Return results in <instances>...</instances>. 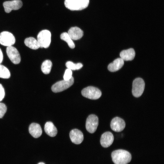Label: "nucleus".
Segmentation results:
<instances>
[{
  "instance_id": "1",
  "label": "nucleus",
  "mask_w": 164,
  "mask_h": 164,
  "mask_svg": "<svg viewBox=\"0 0 164 164\" xmlns=\"http://www.w3.org/2000/svg\"><path fill=\"white\" fill-rule=\"evenodd\" d=\"M112 161L115 164H127L132 159L131 154L123 149H118L113 151L111 154Z\"/></svg>"
},
{
  "instance_id": "2",
  "label": "nucleus",
  "mask_w": 164,
  "mask_h": 164,
  "mask_svg": "<svg viewBox=\"0 0 164 164\" xmlns=\"http://www.w3.org/2000/svg\"><path fill=\"white\" fill-rule=\"evenodd\" d=\"M90 0H65L66 8L71 11L81 10L87 8Z\"/></svg>"
},
{
  "instance_id": "3",
  "label": "nucleus",
  "mask_w": 164,
  "mask_h": 164,
  "mask_svg": "<svg viewBox=\"0 0 164 164\" xmlns=\"http://www.w3.org/2000/svg\"><path fill=\"white\" fill-rule=\"evenodd\" d=\"M51 33L48 30L45 29L40 31L37 36V40L40 47L47 48L51 43Z\"/></svg>"
},
{
  "instance_id": "4",
  "label": "nucleus",
  "mask_w": 164,
  "mask_h": 164,
  "mask_svg": "<svg viewBox=\"0 0 164 164\" xmlns=\"http://www.w3.org/2000/svg\"><path fill=\"white\" fill-rule=\"evenodd\" d=\"M81 94L84 97L92 100L98 99L101 95V91L99 89L91 86L83 89L81 91Z\"/></svg>"
},
{
  "instance_id": "5",
  "label": "nucleus",
  "mask_w": 164,
  "mask_h": 164,
  "mask_svg": "<svg viewBox=\"0 0 164 164\" xmlns=\"http://www.w3.org/2000/svg\"><path fill=\"white\" fill-rule=\"evenodd\" d=\"M74 83L73 77L68 80H63L58 81L53 84L51 87L52 91L55 93L62 91L71 86Z\"/></svg>"
},
{
  "instance_id": "6",
  "label": "nucleus",
  "mask_w": 164,
  "mask_h": 164,
  "mask_svg": "<svg viewBox=\"0 0 164 164\" xmlns=\"http://www.w3.org/2000/svg\"><path fill=\"white\" fill-rule=\"evenodd\" d=\"M145 84L143 80L140 78L135 79L133 82L132 92L135 97H140L144 91Z\"/></svg>"
},
{
  "instance_id": "7",
  "label": "nucleus",
  "mask_w": 164,
  "mask_h": 164,
  "mask_svg": "<svg viewBox=\"0 0 164 164\" xmlns=\"http://www.w3.org/2000/svg\"><path fill=\"white\" fill-rule=\"evenodd\" d=\"M98 125V119L95 115L92 114L87 118L86 123V128L90 133H93L96 131Z\"/></svg>"
},
{
  "instance_id": "8",
  "label": "nucleus",
  "mask_w": 164,
  "mask_h": 164,
  "mask_svg": "<svg viewBox=\"0 0 164 164\" xmlns=\"http://www.w3.org/2000/svg\"><path fill=\"white\" fill-rule=\"evenodd\" d=\"M13 35L8 31H3L0 33V44L5 46H10L15 43Z\"/></svg>"
},
{
  "instance_id": "9",
  "label": "nucleus",
  "mask_w": 164,
  "mask_h": 164,
  "mask_svg": "<svg viewBox=\"0 0 164 164\" xmlns=\"http://www.w3.org/2000/svg\"><path fill=\"white\" fill-rule=\"evenodd\" d=\"M6 52L9 59L13 63L18 64L20 62V56L15 48L12 46H7Z\"/></svg>"
},
{
  "instance_id": "10",
  "label": "nucleus",
  "mask_w": 164,
  "mask_h": 164,
  "mask_svg": "<svg viewBox=\"0 0 164 164\" xmlns=\"http://www.w3.org/2000/svg\"><path fill=\"white\" fill-rule=\"evenodd\" d=\"M22 5V3L20 0H14L4 2L3 3L5 12L9 13L12 10H17L20 9Z\"/></svg>"
},
{
  "instance_id": "11",
  "label": "nucleus",
  "mask_w": 164,
  "mask_h": 164,
  "mask_svg": "<svg viewBox=\"0 0 164 164\" xmlns=\"http://www.w3.org/2000/svg\"><path fill=\"white\" fill-rule=\"evenodd\" d=\"M111 129L115 132H119L123 131L125 127L124 121L119 117H115L111 120Z\"/></svg>"
},
{
  "instance_id": "12",
  "label": "nucleus",
  "mask_w": 164,
  "mask_h": 164,
  "mask_svg": "<svg viewBox=\"0 0 164 164\" xmlns=\"http://www.w3.org/2000/svg\"><path fill=\"white\" fill-rule=\"evenodd\" d=\"M70 137L72 142L76 144H80L84 139L82 132L77 129H73L70 132Z\"/></svg>"
},
{
  "instance_id": "13",
  "label": "nucleus",
  "mask_w": 164,
  "mask_h": 164,
  "mask_svg": "<svg viewBox=\"0 0 164 164\" xmlns=\"http://www.w3.org/2000/svg\"><path fill=\"white\" fill-rule=\"evenodd\" d=\"M114 139L112 134L110 132H104L101 135L100 143L101 145L104 148H107L113 143Z\"/></svg>"
},
{
  "instance_id": "14",
  "label": "nucleus",
  "mask_w": 164,
  "mask_h": 164,
  "mask_svg": "<svg viewBox=\"0 0 164 164\" xmlns=\"http://www.w3.org/2000/svg\"><path fill=\"white\" fill-rule=\"evenodd\" d=\"M67 33L72 39L74 40H77L82 37L84 35L83 31L79 28L73 27L70 28Z\"/></svg>"
},
{
  "instance_id": "15",
  "label": "nucleus",
  "mask_w": 164,
  "mask_h": 164,
  "mask_svg": "<svg viewBox=\"0 0 164 164\" xmlns=\"http://www.w3.org/2000/svg\"><path fill=\"white\" fill-rule=\"evenodd\" d=\"M29 132L34 138H38L42 135V131L40 126L38 124L33 123L29 126Z\"/></svg>"
},
{
  "instance_id": "16",
  "label": "nucleus",
  "mask_w": 164,
  "mask_h": 164,
  "mask_svg": "<svg viewBox=\"0 0 164 164\" xmlns=\"http://www.w3.org/2000/svg\"><path fill=\"white\" fill-rule=\"evenodd\" d=\"M124 64V61L121 58L115 59L108 66V69L111 72L116 71L120 69Z\"/></svg>"
},
{
  "instance_id": "17",
  "label": "nucleus",
  "mask_w": 164,
  "mask_h": 164,
  "mask_svg": "<svg viewBox=\"0 0 164 164\" xmlns=\"http://www.w3.org/2000/svg\"><path fill=\"white\" fill-rule=\"evenodd\" d=\"M120 56L124 61L132 60L135 56V52L133 48L122 51L120 54Z\"/></svg>"
},
{
  "instance_id": "18",
  "label": "nucleus",
  "mask_w": 164,
  "mask_h": 164,
  "mask_svg": "<svg viewBox=\"0 0 164 164\" xmlns=\"http://www.w3.org/2000/svg\"><path fill=\"white\" fill-rule=\"evenodd\" d=\"M44 130L47 134L52 137L56 136L57 133V128L51 121L47 122L46 123Z\"/></svg>"
},
{
  "instance_id": "19",
  "label": "nucleus",
  "mask_w": 164,
  "mask_h": 164,
  "mask_svg": "<svg viewBox=\"0 0 164 164\" xmlns=\"http://www.w3.org/2000/svg\"><path fill=\"white\" fill-rule=\"evenodd\" d=\"M24 43L26 46L32 49L36 50L40 47L37 40L33 37L26 38L24 40Z\"/></svg>"
},
{
  "instance_id": "20",
  "label": "nucleus",
  "mask_w": 164,
  "mask_h": 164,
  "mask_svg": "<svg viewBox=\"0 0 164 164\" xmlns=\"http://www.w3.org/2000/svg\"><path fill=\"white\" fill-rule=\"evenodd\" d=\"M52 66L51 61L49 60L44 61L42 63L41 69L42 72L45 74L50 73Z\"/></svg>"
},
{
  "instance_id": "21",
  "label": "nucleus",
  "mask_w": 164,
  "mask_h": 164,
  "mask_svg": "<svg viewBox=\"0 0 164 164\" xmlns=\"http://www.w3.org/2000/svg\"><path fill=\"white\" fill-rule=\"evenodd\" d=\"M60 38L62 40L66 41L67 43L70 48L72 49L74 48L75 46L74 43L67 32L62 33L60 35Z\"/></svg>"
},
{
  "instance_id": "22",
  "label": "nucleus",
  "mask_w": 164,
  "mask_h": 164,
  "mask_svg": "<svg viewBox=\"0 0 164 164\" xmlns=\"http://www.w3.org/2000/svg\"><path fill=\"white\" fill-rule=\"evenodd\" d=\"M10 77V73L8 69L0 64V78L8 79Z\"/></svg>"
},
{
  "instance_id": "23",
  "label": "nucleus",
  "mask_w": 164,
  "mask_h": 164,
  "mask_svg": "<svg viewBox=\"0 0 164 164\" xmlns=\"http://www.w3.org/2000/svg\"><path fill=\"white\" fill-rule=\"evenodd\" d=\"M66 66L68 69L71 70H75L81 69L83 65L81 63L75 64L71 61H69L66 63Z\"/></svg>"
},
{
  "instance_id": "24",
  "label": "nucleus",
  "mask_w": 164,
  "mask_h": 164,
  "mask_svg": "<svg viewBox=\"0 0 164 164\" xmlns=\"http://www.w3.org/2000/svg\"><path fill=\"white\" fill-rule=\"evenodd\" d=\"M72 70L67 68L65 72L63 79L65 80H70L72 77Z\"/></svg>"
},
{
  "instance_id": "25",
  "label": "nucleus",
  "mask_w": 164,
  "mask_h": 164,
  "mask_svg": "<svg viewBox=\"0 0 164 164\" xmlns=\"http://www.w3.org/2000/svg\"><path fill=\"white\" fill-rule=\"evenodd\" d=\"M7 110V107L5 105L0 102V118H2L4 115Z\"/></svg>"
},
{
  "instance_id": "26",
  "label": "nucleus",
  "mask_w": 164,
  "mask_h": 164,
  "mask_svg": "<svg viewBox=\"0 0 164 164\" xmlns=\"http://www.w3.org/2000/svg\"><path fill=\"white\" fill-rule=\"evenodd\" d=\"M5 95L4 89L2 85L0 84V102L4 98Z\"/></svg>"
},
{
  "instance_id": "27",
  "label": "nucleus",
  "mask_w": 164,
  "mask_h": 164,
  "mask_svg": "<svg viewBox=\"0 0 164 164\" xmlns=\"http://www.w3.org/2000/svg\"><path fill=\"white\" fill-rule=\"evenodd\" d=\"M3 55L2 50L0 48V64H1L3 60Z\"/></svg>"
},
{
  "instance_id": "28",
  "label": "nucleus",
  "mask_w": 164,
  "mask_h": 164,
  "mask_svg": "<svg viewBox=\"0 0 164 164\" xmlns=\"http://www.w3.org/2000/svg\"><path fill=\"white\" fill-rule=\"evenodd\" d=\"M38 164H45L44 163H43V162H41L39 163Z\"/></svg>"
}]
</instances>
